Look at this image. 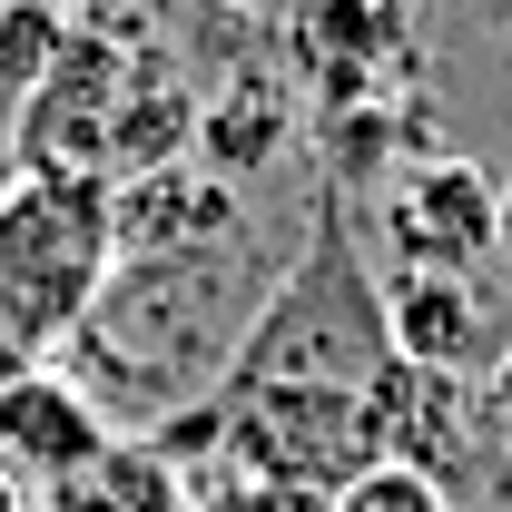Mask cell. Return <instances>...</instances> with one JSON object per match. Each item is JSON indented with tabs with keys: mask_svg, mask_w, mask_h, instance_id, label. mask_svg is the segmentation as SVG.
<instances>
[{
	"mask_svg": "<svg viewBox=\"0 0 512 512\" xmlns=\"http://www.w3.org/2000/svg\"><path fill=\"white\" fill-rule=\"evenodd\" d=\"M119 276L109 178H10L0 188V365H50Z\"/></svg>",
	"mask_w": 512,
	"mask_h": 512,
	"instance_id": "2",
	"label": "cell"
},
{
	"mask_svg": "<svg viewBox=\"0 0 512 512\" xmlns=\"http://www.w3.org/2000/svg\"><path fill=\"white\" fill-rule=\"evenodd\" d=\"M119 256H168V247H217L247 227V197L237 178L197 168V158H168L148 178H119Z\"/></svg>",
	"mask_w": 512,
	"mask_h": 512,
	"instance_id": "9",
	"label": "cell"
},
{
	"mask_svg": "<svg viewBox=\"0 0 512 512\" xmlns=\"http://www.w3.org/2000/svg\"><path fill=\"white\" fill-rule=\"evenodd\" d=\"M128 99L119 40L69 30L60 60L20 89V168L30 178H109V119Z\"/></svg>",
	"mask_w": 512,
	"mask_h": 512,
	"instance_id": "4",
	"label": "cell"
},
{
	"mask_svg": "<svg viewBox=\"0 0 512 512\" xmlns=\"http://www.w3.org/2000/svg\"><path fill=\"white\" fill-rule=\"evenodd\" d=\"M0 375H10V365H0Z\"/></svg>",
	"mask_w": 512,
	"mask_h": 512,
	"instance_id": "17",
	"label": "cell"
},
{
	"mask_svg": "<svg viewBox=\"0 0 512 512\" xmlns=\"http://www.w3.org/2000/svg\"><path fill=\"white\" fill-rule=\"evenodd\" d=\"M296 69L316 109H375V89L414 79V0H296Z\"/></svg>",
	"mask_w": 512,
	"mask_h": 512,
	"instance_id": "6",
	"label": "cell"
},
{
	"mask_svg": "<svg viewBox=\"0 0 512 512\" xmlns=\"http://www.w3.org/2000/svg\"><path fill=\"white\" fill-rule=\"evenodd\" d=\"M109 434L119 424L99 414V394L69 365H10L0 375V483L40 493V483H60L69 463H89Z\"/></svg>",
	"mask_w": 512,
	"mask_h": 512,
	"instance_id": "7",
	"label": "cell"
},
{
	"mask_svg": "<svg viewBox=\"0 0 512 512\" xmlns=\"http://www.w3.org/2000/svg\"><path fill=\"white\" fill-rule=\"evenodd\" d=\"M30 512H197V483L148 434H109L89 463H69L60 483H40Z\"/></svg>",
	"mask_w": 512,
	"mask_h": 512,
	"instance_id": "11",
	"label": "cell"
},
{
	"mask_svg": "<svg viewBox=\"0 0 512 512\" xmlns=\"http://www.w3.org/2000/svg\"><path fill=\"white\" fill-rule=\"evenodd\" d=\"M365 414H375V444L394 463H424L434 483H453L473 453H483V384L473 375H444V365H384L375 394H365Z\"/></svg>",
	"mask_w": 512,
	"mask_h": 512,
	"instance_id": "8",
	"label": "cell"
},
{
	"mask_svg": "<svg viewBox=\"0 0 512 512\" xmlns=\"http://www.w3.org/2000/svg\"><path fill=\"white\" fill-rule=\"evenodd\" d=\"M0 512H30V503H20V483H0Z\"/></svg>",
	"mask_w": 512,
	"mask_h": 512,
	"instance_id": "16",
	"label": "cell"
},
{
	"mask_svg": "<svg viewBox=\"0 0 512 512\" xmlns=\"http://www.w3.org/2000/svg\"><path fill=\"white\" fill-rule=\"evenodd\" d=\"M286 138H296V119H286V89H276V79H237L217 109H197V158H207L217 178H237V188H247Z\"/></svg>",
	"mask_w": 512,
	"mask_h": 512,
	"instance_id": "12",
	"label": "cell"
},
{
	"mask_svg": "<svg viewBox=\"0 0 512 512\" xmlns=\"http://www.w3.org/2000/svg\"><path fill=\"white\" fill-rule=\"evenodd\" d=\"M394 365L384 335V286L355 276V237H345V197L316 207L306 256L276 276V296L256 306L237 365L217 384H335V394H375V375Z\"/></svg>",
	"mask_w": 512,
	"mask_h": 512,
	"instance_id": "3",
	"label": "cell"
},
{
	"mask_svg": "<svg viewBox=\"0 0 512 512\" xmlns=\"http://www.w3.org/2000/svg\"><path fill=\"white\" fill-rule=\"evenodd\" d=\"M483 434L512 444V345H503V365H493V384H483Z\"/></svg>",
	"mask_w": 512,
	"mask_h": 512,
	"instance_id": "14",
	"label": "cell"
},
{
	"mask_svg": "<svg viewBox=\"0 0 512 512\" xmlns=\"http://www.w3.org/2000/svg\"><path fill=\"white\" fill-rule=\"evenodd\" d=\"M493 266L512 276V188H503V227H493Z\"/></svg>",
	"mask_w": 512,
	"mask_h": 512,
	"instance_id": "15",
	"label": "cell"
},
{
	"mask_svg": "<svg viewBox=\"0 0 512 512\" xmlns=\"http://www.w3.org/2000/svg\"><path fill=\"white\" fill-rule=\"evenodd\" d=\"M493 227H503V188L473 158H414L375 207L384 256L414 266V276H473V266H493Z\"/></svg>",
	"mask_w": 512,
	"mask_h": 512,
	"instance_id": "5",
	"label": "cell"
},
{
	"mask_svg": "<svg viewBox=\"0 0 512 512\" xmlns=\"http://www.w3.org/2000/svg\"><path fill=\"white\" fill-rule=\"evenodd\" d=\"M325 512H463V503H453V483H434L424 463H394V453H384V463H365Z\"/></svg>",
	"mask_w": 512,
	"mask_h": 512,
	"instance_id": "13",
	"label": "cell"
},
{
	"mask_svg": "<svg viewBox=\"0 0 512 512\" xmlns=\"http://www.w3.org/2000/svg\"><path fill=\"white\" fill-rule=\"evenodd\" d=\"M276 256L247 227L217 247H168V256H119V276L99 286L89 325L69 335L50 365L99 394V414L119 434H158L168 414H188L217 394V375L237 365L256 306L276 296Z\"/></svg>",
	"mask_w": 512,
	"mask_h": 512,
	"instance_id": "1",
	"label": "cell"
},
{
	"mask_svg": "<svg viewBox=\"0 0 512 512\" xmlns=\"http://www.w3.org/2000/svg\"><path fill=\"white\" fill-rule=\"evenodd\" d=\"M384 335H394L404 365H444V375H473L483 355H503L493 345V296L473 276H414V266L384 276Z\"/></svg>",
	"mask_w": 512,
	"mask_h": 512,
	"instance_id": "10",
	"label": "cell"
}]
</instances>
